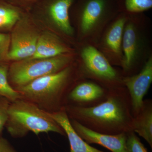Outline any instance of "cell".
<instances>
[{"label": "cell", "instance_id": "1", "mask_svg": "<svg viewBox=\"0 0 152 152\" xmlns=\"http://www.w3.org/2000/svg\"><path fill=\"white\" fill-rule=\"evenodd\" d=\"M69 119L96 132L116 135L134 131L132 101L124 86L108 89L107 99L89 107L66 105Z\"/></svg>", "mask_w": 152, "mask_h": 152}, {"label": "cell", "instance_id": "2", "mask_svg": "<svg viewBox=\"0 0 152 152\" xmlns=\"http://www.w3.org/2000/svg\"><path fill=\"white\" fill-rule=\"evenodd\" d=\"M72 69L68 66L56 73L43 76L15 89L22 98L43 110H59L67 104V97L72 89L69 87Z\"/></svg>", "mask_w": 152, "mask_h": 152}, {"label": "cell", "instance_id": "3", "mask_svg": "<svg viewBox=\"0 0 152 152\" xmlns=\"http://www.w3.org/2000/svg\"><path fill=\"white\" fill-rule=\"evenodd\" d=\"M6 126L14 138L23 137L30 132L37 135L49 132L66 135L63 128L49 112L23 98L10 103Z\"/></svg>", "mask_w": 152, "mask_h": 152}, {"label": "cell", "instance_id": "4", "mask_svg": "<svg viewBox=\"0 0 152 152\" xmlns=\"http://www.w3.org/2000/svg\"><path fill=\"white\" fill-rule=\"evenodd\" d=\"M71 58L61 55L46 59H30L16 61L9 69L8 77L15 89L43 76L56 73L69 66Z\"/></svg>", "mask_w": 152, "mask_h": 152}, {"label": "cell", "instance_id": "5", "mask_svg": "<svg viewBox=\"0 0 152 152\" xmlns=\"http://www.w3.org/2000/svg\"><path fill=\"white\" fill-rule=\"evenodd\" d=\"M28 23L26 16L21 17L17 22L10 37L8 61L26 59L34 53L39 35Z\"/></svg>", "mask_w": 152, "mask_h": 152}, {"label": "cell", "instance_id": "6", "mask_svg": "<svg viewBox=\"0 0 152 152\" xmlns=\"http://www.w3.org/2000/svg\"><path fill=\"white\" fill-rule=\"evenodd\" d=\"M152 82V58H150L139 73L122 79V83L128 90L132 101L133 116L138 113Z\"/></svg>", "mask_w": 152, "mask_h": 152}, {"label": "cell", "instance_id": "7", "mask_svg": "<svg viewBox=\"0 0 152 152\" xmlns=\"http://www.w3.org/2000/svg\"><path fill=\"white\" fill-rule=\"evenodd\" d=\"M81 55L86 69L92 76L110 84V86L118 83L123 85L122 82L119 80L116 71L94 47H86L82 51Z\"/></svg>", "mask_w": 152, "mask_h": 152}, {"label": "cell", "instance_id": "8", "mask_svg": "<svg viewBox=\"0 0 152 152\" xmlns=\"http://www.w3.org/2000/svg\"><path fill=\"white\" fill-rule=\"evenodd\" d=\"M108 92V89L97 83H79L68 94L66 105L83 107H94L105 100Z\"/></svg>", "mask_w": 152, "mask_h": 152}, {"label": "cell", "instance_id": "9", "mask_svg": "<svg viewBox=\"0 0 152 152\" xmlns=\"http://www.w3.org/2000/svg\"><path fill=\"white\" fill-rule=\"evenodd\" d=\"M70 121L77 134L88 144H97L112 152H127L126 133L116 135L102 134L88 129L75 120Z\"/></svg>", "mask_w": 152, "mask_h": 152}, {"label": "cell", "instance_id": "10", "mask_svg": "<svg viewBox=\"0 0 152 152\" xmlns=\"http://www.w3.org/2000/svg\"><path fill=\"white\" fill-rule=\"evenodd\" d=\"M49 113L64 131L69 143L70 152H105L90 145L77 134L71 125L65 107Z\"/></svg>", "mask_w": 152, "mask_h": 152}, {"label": "cell", "instance_id": "11", "mask_svg": "<svg viewBox=\"0 0 152 152\" xmlns=\"http://www.w3.org/2000/svg\"><path fill=\"white\" fill-rule=\"evenodd\" d=\"M74 0H49L44 6L47 15L60 29L69 35L73 32L69 17V10Z\"/></svg>", "mask_w": 152, "mask_h": 152}, {"label": "cell", "instance_id": "12", "mask_svg": "<svg viewBox=\"0 0 152 152\" xmlns=\"http://www.w3.org/2000/svg\"><path fill=\"white\" fill-rule=\"evenodd\" d=\"M66 48L53 34L45 33L39 36L35 52L30 59H46L64 54Z\"/></svg>", "mask_w": 152, "mask_h": 152}, {"label": "cell", "instance_id": "13", "mask_svg": "<svg viewBox=\"0 0 152 152\" xmlns=\"http://www.w3.org/2000/svg\"><path fill=\"white\" fill-rule=\"evenodd\" d=\"M134 131L143 138L152 148V101L144 100L141 109L134 117Z\"/></svg>", "mask_w": 152, "mask_h": 152}, {"label": "cell", "instance_id": "14", "mask_svg": "<svg viewBox=\"0 0 152 152\" xmlns=\"http://www.w3.org/2000/svg\"><path fill=\"white\" fill-rule=\"evenodd\" d=\"M103 0H91L87 3L82 14L81 28L83 32H87L93 27L103 11Z\"/></svg>", "mask_w": 152, "mask_h": 152}, {"label": "cell", "instance_id": "15", "mask_svg": "<svg viewBox=\"0 0 152 152\" xmlns=\"http://www.w3.org/2000/svg\"><path fill=\"white\" fill-rule=\"evenodd\" d=\"M123 46L125 55L123 66L127 70L130 69L135 55L136 33L132 24L128 25L125 28L123 35Z\"/></svg>", "mask_w": 152, "mask_h": 152}, {"label": "cell", "instance_id": "16", "mask_svg": "<svg viewBox=\"0 0 152 152\" xmlns=\"http://www.w3.org/2000/svg\"><path fill=\"white\" fill-rule=\"evenodd\" d=\"M22 12L16 6L0 0V29H7L15 26L21 18Z\"/></svg>", "mask_w": 152, "mask_h": 152}, {"label": "cell", "instance_id": "17", "mask_svg": "<svg viewBox=\"0 0 152 152\" xmlns=\"http://www.w3.org/2000/svg\"><path fill=\"white\" fill-rule=\"evenodd\" d=\"M9 69L6 64H0V96L6 98L12 102L22 97L9 81Z\"/></svg>", "mask_w": 152, "mask_h": 152}, {"label": "cell", "instance_id": "18", "mask_svg": "<svg viewBox=\"0 0 152 152\" xmlns=\"http://www.w3.org/2000/svg\"><path fill=\"white\" fill-rule=\"evenodd\" d=\"M126 19H119L112 26L106 37L108 46L115 53H119L124 32Z\"/></svg>", "mask_w": 152, "mask_h": 152}, {"label": "cell", "instance_id": "19", "mask_svg": "<svg viewBox=\"0 0 152 152\" xmlns=\"http://www.w3.org/2000/svg\"><path fill=\"white\" fill-rule=\"evenodd\" d=\"M126 147L127 152H148L134 131L127 133Z\"/></svg>", "mask_w": 152, "mask_h": 152}, {"label": "cell", "instance_id": "20", "mask_svg": "<svg viewBox=\"0 0 152 152\" xmlns=\"http://www.w3.org/2000/svg\"><path fill=\"white\" fill-rule=\"evenodd\" d=\"M125 5L129 12H143L152 8V0H126Z\"/></svg>", "mask_w": 152, "mask_h": 152}, {"label": "cell", "instance_id": "21", "mask_svg": "<svg viewBox=\"0 0 152 152\" xmlns=\"http://www.w3.org/2000/svg\"><path fill=\"white\" fill-rule=\"evenodd\" d=\"M10 44V36L0 33V64H5L8 61V53Z\"/></svg>", "mask_w": 152, "mask_h": 152}, {"label": "cell", "instance_id": "22", "mask_svg": "<svg viewBox=\"0 0 152 152\" xmlns=\"http://www.w3.org/2000/svg\"><path fill=\"white\" fill-rule=\"evenodd\" d=\"M10 103L6 98L0 96V137L7 121L8 110Z\"/></svg>", "mask_w": 152, "mask_h": 152}, {"label": "cell", "instance_id": "23", "mask_svg": "<svg viewBox=\"0 0 152 152\" xmlns=\"http://www.w3.org/2000/svg\"><path fill=\"white\" fill-rule=\"evenodd\" d=\"M0 152H18L10 142L4 138L0 137Z\"/></svg>", "mask_w": 152, "mask_h": 152}, {"label": "cell", "instance_id": "24", "mask_svg": "<svg viewBox=\"0 0 152 152\" xmlns=\"http://www.w3.org/2000/svg\"><path fill=\"white\" fill-rule=\"evenodd\" d=\"M5 1L10 2L20 5H28L31 4L36 0H4Z\"/></svg>", "mask_w": 152, "mask_h": 152}]
</instances>
